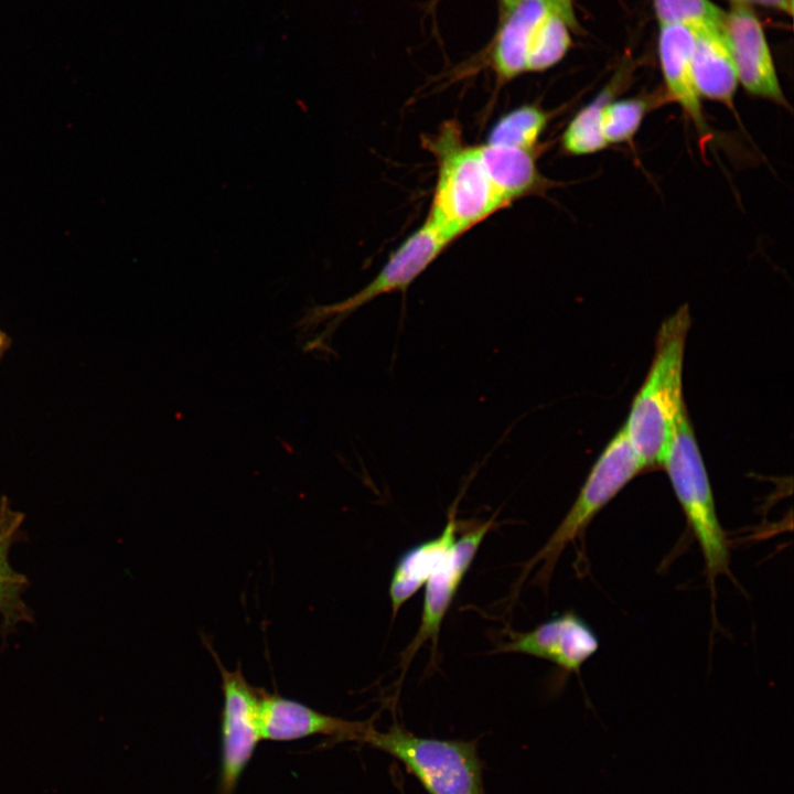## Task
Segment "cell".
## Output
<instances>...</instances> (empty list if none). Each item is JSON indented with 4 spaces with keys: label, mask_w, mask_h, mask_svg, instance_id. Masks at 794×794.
I'll use <instances>...</instances> for the list:
<instances>
[{
    "label": "cell",
    "mask_w": 794,
    "mask_h": 794,
    "mask_svg": "<svg viewBox=\"0 0 794 794\" xmlns=\"http://www.w3.org/2000/svg\"><path fill=\"white\" fill-rule=\"evenodd\" d=\"M690 322L688 304L662 322L651 365L623 425L644 469L662 466L678 422L687 411L683 374Z\"/></svg>",
    "instance_id": "6da1fadb"
},
{
    "label": "cell",
    "mask_w": 794,
    "mask_h": 794,
    "mask_svg": "<svg viewBox=\"0 0 794 794\" xmlns=\"http://www.w3.org/2000/svg\"><path fill=\"white\" fill-rule=\"evenodd\" d=\"M423 143L438 163L437 182L426 221L442 234L454 240L508 205L494 187L479 146L465 144L458 125H443Z\"/></svg>",
    "instance_id": "7a4b0ae2"
},
{
    "label": "cell",
    "mask_w": 794,
    "mask_h": 794,
    "mask_svg": "<svg viewBox=\"0 0 794 794\" xmlns=\"http://www.w3.org/2000/svg\"><path fill=\"white\" fill-rule=\"evenodd\" d=\"M662 466L701 550L713 615L716 580L720 576H727L732 581L734 578L730 569L729 539L717 514L711 484L688 411L684 412L678 422Z\"/></svg>",
    "instance_id": "3957f363"
},
{
    "label": "cell",
    "mask_w": 794,
    "mask_h": 794,
    "mask_svg": "<svg viewBox=\"0 0 794 794\" xmlns=\"http://www.w3.org/2000/svg\"><path fill=\"white\" fill-rule=\"evenodd\" d=\"M643 470L642 461L622 426L591 468L564 519L547 543L525 565L521 580L539 566L536 580L546 588L562 551L583 536L597 514Z\"/></svg>",
    "instance_id": "277c9868"
},
{
    "label": "cell",
    "mask_w": 794,
    "mask_h": 794,
    "mask_svg": "<svg viewBox=\"0 0 794 794\" xmlns=\"http://www.w3.org/2000/svg\"><path fill=\"white\" fill-rule=\"evenodd\" d=\"M364 743L401 762L428 794H486L475 740L421 738L394 723L384 732L372 727Z\"/></svg>",
    "instance_id": "5b68a950"
},
{
    "label": "cell",
    "mask_w": 794,
    "mask_h": 794,
    "mask_svg": "<svg viewBox=\"0 0 794 794\" xmlns=\"http://www.w3.org/2000/svg\"><path fill=\"white\" fill-rule=\"evenodd\" d=\"M451 242V238L426 221L397 247L362 290L344 301L310 308L298 325L309 330L330 318L341 320L378 296L406 291Z\"/></svg>",
    "instance_id": "8992f818"
},
{
    "label": "cell",
    "mask_w": 794,
    "mask_h": 794,
    "mask_svg": "<svg viewBox=\"0 0 794 794\" xmlns=\"http://www.w3.org/2000/svg\"><path fill=\"white\" fill-rule=\"evenodd\" d=\"M222 678L221 764L217 794H234L261 739L260 688L250 685L242 669L228 670L212 652Z\"/></svg>",
    "instance_id": "52a82bcc"
},
{
    "label": "cell",
    "mask_w": 794,
    "mask_h": 794,
    "mask_svg": "<svg viewBox=\"0 0 794 794\" xmlns=\"http://www.w3.org/2000/svg\"><path fill=\"white\" fill-rule=\"evenodd\" d=\"M723 26L739 84L753 97L788 108L763 26L751 6L730 3Z\"/></svg>",
    "instance_id": "ba28073f"
},
{
    "label": "cell",
    "mask_w": 794,
    "mask_h": 794,
    "mask_svg": "<svg viewBox=\"0 0 794 794\" xmlns=\"http://www.w3.org/2000/svg\"><path fill=\"white\" fill-rule=\"evenodd\" d=\"M600 642L591 625L575 611L555 615L528 632H511L498 651L546 659L566 673L579 674L598 652Z\"/></svg>",
    "instance_id": "9c48e42d"
},
{
    "label": "cell",
    "mask_w": 794,
    "mask_h": 794,
    "mask_svg": "<svg viewBox=\"0 0 794 794\" xmlns=\"http://www.w3.org/2000/svg\"><path fill=\"white\" fill-rule=\"evenodd\" d=\"M259 727L262 740L293 741L324 736L335 741L364 742L373 726L326 715L260 688Z\"/></svg>",
    "instance_id": "30bf717a"
},
{
    "label": "cell",
    "mask_w": 794,
    "mask_h": 794,
    "mask_svg": "<svg viewBox=\"0 0 794 794\" xmlns=\"http://www.w3.org/2000/svg\"><path fill=\"white\" fill-rule=\"evenodd\" d=\"M492 523L491 519L455 539L448 557L426 581L421 621L414 640L403 653L404 668L426 641L432 640L437 645L442 620Z\"/></svg>",
    "instance_id": "8fae6325"
},
{
    "label": "cell",
    "mask_w": 794,
    "mask_h": 794,
    "mask_svg": "<svg viewBox=\"0 0 794 794\" xmlns=\"http://www.w3.org/2000/svg\"><path fill=\"white\" fill-rule=\"evenodd\" d=\"M693 32L676 24L659 25L658 57L668 101L679 105L706 147L713 133L708 125L693 73Z\"/></svg>",
    "instance_id": "7c38bea8"
},
{
    "label": "cell",
    "mask_w": 794,
    "mask_h": 794,
    "mask_svg": "<svg viewBox=\"0 0 794 794\" xmlns=\"http://www.w3.org/2000/svg\"><path fill=\"white\" fill-rule=\"evenodd\" d=\"M552 11L575 14L573 0H519L502 15L490 52L491 66L500 82L512 81L526 72L530 40Z\"/></svg>",
    "instance_id": "4fadbf2b"
},
{
    "label": "cell",
    "mask_w": 794,
    "mask_h": 794,
    "mask_svg": "<svg viewBox=\"0 0 794 794\" xmlns=\"http://www.w3.org/2000/svg\"><path fill=\"white\" fill-rule=\"evenodd\" d=\"M694 34L693 73L699 96L733 110L739 85L723 28L691 31Z\"/></svg>",
    "instance_id": "5bb4252c"
},
{
    "label": "cell",
    "mask_w": 794,
    "mask_h": 794,
    "mask_svg": "<svg viewBox=\"0 0 794 794\" xmlns=\"http://www.w3.org/2000/svg\"><path fill=\"white\" fill-rule=\"evenodd\" d=\"M455 507L457 502L452 505L448 522L439 536L408 549L398 559L389 584L393 619L450 554L457 539Z\"/></svg>",
    "instance_id": "9a60e30c"
},
{
    "label": "cell",
    "mask_w": 794,
    "mask_h": 794,
    "mask_svg": "<svg viewBox=\"0 0 794 794\" xmlns=\"http://www.w3.org/2000/svg\"><path fill=\"white\" fill-rule=\"evenodd\" d=\"M24 514L11 508L6 496L0 498V615L1 632L7 635L21 622L34 623L33 612L23 594L29 579L14 570L9 561L13 544L23 537Z\"/></svg>",
    "instance_id": "2e32d148"
},
{
    "label": "cell",
    "mask_w": 794,
    "mask_h": 794,
    "mask_svg": "<svg viewBox=\"0 0 794 794\" xmlns=\"http://www.w3.org/2000/svg\"><path fill=\"white\" fill-rule=\"evenodd\" d=\"M479 151L494 187L508 205L548 189L549 181L538 170L535 150L485 142Z\"/></svg>",
    "instance_id": "e0dca14e"
},
{
    "label": "cell",
    "mask_w": 794,
    "mask_h": 794,
    "mask_svg": "<svg viewBox=\"0 0 794 794\" xmlns=\"http://www.w3.org/2000/svg\"><path fill=\"white\" fill-rule=\"evenodd\" d=\"M625 77L616 74L614 78L582 107L568 122L561 136V147L571 155H588L608 147L603 135V111L612 100Z\"/></svg>",
    "instance_id": "ac0fdd59"
},
{
    "label": "cell",
    "mask_w": 794,
    "mask_h": 794,
    "mask_svg": "<svg viewBox=\"0 0 794 794\" xmlns=\"http://www.w3.org/2000/svg\"><path fill=\"white\" fill-rule=\"evenodd\" d=\"M578 28L576 14L550 12L530 40L526 72H543L560 62L571 45L570 32Z\"/></svg>",
    "instance_id": "d6986e66"
},
{
    "label": "cell",
    "mask_w": 794,
    "mask_h": 794,
    "mask_svg": "<svg viewBox=\"0 0 794 794\" xmlns=\"http://www.w3.org/2000/svg\"><path fill=\"white\" fill-rule=\"evenodd\" d=\"M548 124V114L535 105H523L502 116L486 143L535 150Z\"/></svg>",
    "instance_id": "ffe728a7"
},
{
    "label": "cell",
    "mask_w": 794,
    "mask_h": 794,
    "mask_svg": "<svg viewBox=\"0 0 794 794\" xmlns=\"http://www.w3.org/2000/svg\"><path fill=\"white\" fill-rule=\"evenodd\" d=\"M666 98L645 96L610 100L603 111V135L609 144L632 142L645 116Z\"/></svg>",
    "instance_id": "44dd1931"
},
{
    "label": "cell",
    "mask_w": 794,
    "mask_h": 794,
    "mask_svg": "<svg viewBox=\"0 0 794 794\" xmlns=\"http://www.w3.org/2000/svg\"><path fill=\"white\" fill-rule=\"evenodd\" d=\"M659 25H683L690 31L723 28L726 11L711 0H653Z\"/></svg>",
    "instance_id": "7402d4cb"
},
{
    "label": "cell",
    "mask_w": 794,
    "mask_h": 794,
    "mask_svg": "<svg viewBox=\"0 0 794 794\" xmlns=\"http://www.w3.org/2000/svg\"><path fill=\"white\" fill-rule=\"evenodd\" d=\"M730 3H745L749 6H762L777 11L784 12L788 15L793 13V0H729Z\"/></svg>",
    "instance_id": "603a6c76"
},
{
    "label": "cell",
    "mask_w": 794,
    "mask_h": 794,
    "mask_svg": "<svg viewBox=\"0 0 794 794\" xmlns=\"http://www.w3.org/2000/svg\"><path fill=\"white\" fill-rule=\"evenodd\" d=\"M11 340L10 337L0 330V360L3 356V354L7 352V350L10 347Z\"/></svg>",
    "instance_id": "cb8c5ba5"
},
{
    "label": "cell",
    "mask_w": 794,
    "mask_h": 794,
    "mask_svg": "<svg viewBox=\"0 0 794 794\" xmlns=\"http://www.w3.org/2000/svg\"><path fill=\"white\" fill-rule=\"evenodd\" d=\"M518 1H519V0H506L505 8H504V10L501 12V14L503 15L504 13H506L514 4L517 3Z\"/></svg>",
    "instance_id": "d4e9b609"
},
{
    "label": "cell",
    "mask_w": 794,
    "mask_h": 794,
    "mask_svg": "<svg viewBox=\"0 0 794 794\" xmlns=\"http://www.w3.org/2000/svg\"><path fill=\"white\" fill-rule=\"evenodd\" d=\"M498 4H500L501 12H502L505 8L506 0H498Z\"/></svg>",
    "instance_id": "484cf974"
}]
</instances>
